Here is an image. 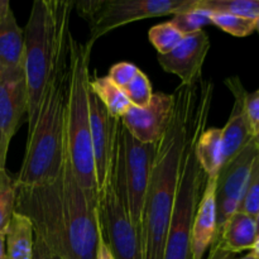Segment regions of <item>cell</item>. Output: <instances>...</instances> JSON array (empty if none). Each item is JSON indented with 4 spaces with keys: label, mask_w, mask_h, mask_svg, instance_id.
<instances>
[{
    "label": "cell",
    "mask_w": 259,
    "mask_h": 259,
    "mask_svg": "<svg viewBox=\"0 0 259 259\" xmlns=\"http://www.w3.org/2000/svg\"><path fill=\"white\" fill-rule=\"evenodd\" d=\"M212 93L214 83L204 78L194 85H180L174 93V114L158 142L144 204L142 229L144 259H163L187 143L197 124L210 115Z\"/></svg>",
    "instance_id": "6da1fadb"
},
{
    "label": "cell",
    "mask_w": 259,
    "mask_h": 259,
    "mask_svg": "<svg viewBox=\"0 0 259 259\" xmlns=\"http://www.w3.org/2000/svg\"><path fill=\"white\" fill-rule=\"evenodd\" d=\"M72 0H35L24 29V71L28 93V131L39 111L52 73L68 52Z\"/></svg>",
    "instance_id": "7a4b0ae2"
},
{
    "label": "cell",
    "mask_w": 259,
    "mask_h": 259,
    "mask_svg": "<svg viewBox=\"0 0 259 259\" xmlns=\"http://www.w3.org/2000/svg\"><path fill=\"white\" fill-rule=\"evenodd\" d=\"M67 72L68 52L51 76L37 119L28 131L24 158L15 179L17 186L50 184L61 175L66 156Z\"/></svg>",
    "instance_id": "3957f363"
},
{
    "label": "cell",
    "mask_w": 259,
    "mask_h": 259,
    "mask_svg": "<svg viewBox=\"0 0 259 259\" xmlns=\"http://www.w3.org/2000/svg\"><path fill=\"white\" fill-rule=\"evenodd\" d=\"M93 47L88 42H78L72 33L70 34L65 134L66 152L76 180L90 196L98 199L89 104V67Z\"/></svg>",
    "instance_id": "277c9868"
},
{
    "label": "cell",
    "mask_w": 259,
    "mask_h": 259,
    "mask_svg": "<svg viewBox=\"0 0 259 259\" xmlns=\"http://www.w3.org/2000/svg\"><path fill=\"white\" fill-rule=\"evenodd\" d=\"M207 120L209 116H205L197 124L187 143L179 187L169 219L163 259H192V227L207 181L206 174L195 156L194 147L201 132L206 128Z\"/></svg>",
    "instance_id": "5b68a950"
},
{
    "label": "cell",
    "mask_w": 259,
    "mask_h": 259,
    "mask_svg": "<svg viewBox=\"0 0 259 259\" xmlns=\"http://www.w3.org/2000/svg\"><path fill=\"white\" fill-rule=\"evenodd\" d=\"M98 218L114 259H144L142 235L129 217L119 139L111 176L98 194Z\"/></svg>",
    "instance_id": "8992f818"
},
{
    "label": "cell",
    "mask_w": 259,
    "mask_h": 259,
    "mask_svg": "<svg viewBox=\"0 0 259 259\" xmlns=\"http://www.w3.org/2000/svg\"><path fill=\"white\" fill-rule=\"evenodd\" d=\"M58 179L62 192L67 259H95L99 243L98 199L80 186L67 152Z\"/></svg>",
    "instance_id": "52a82bcc"
},
{
    "label": "cell",
    "mask_w": 259,
    "mask_h": 259,
    "mask_svg": "<svg viewBox=\"0 0 259 259\" xmlns=\"http://www.w3.org/2000/svg\"><path fill=\"white\" fill-rule=\"evenodd\" d=\"M195 0H86L75 2L77 13L90 24L86 42L96 39L119 27L147 19L186 12L194 8Z\"/></svg>",
    "instance_id": "ba28073f"
},
{
    "label": "cell",
    "mask_w": 259,
    "mask_h": 259,
    "mask_svg": "<svg viewBox=\"0 0 259 259\" xmlns=\"http://www.w3.org/2000/svg\"><path fill=\"white\" fill-rule=\"evenodd\" d=\"M157 144L142 143L132 137L121 125L119 129V152L125 179L126 201L132 224L141 233L143 229V212L148 191L152 167L157 153Z\"/></svg>",
    "instance_id": "9c48e42d"
},
{
    "label": "cell",
    "mask_w": 259,
    "mask_h": 259,
    "mask_svg": "<svg viewBox=\"0 0 259 259\" xmlns=\"http://www.w3.org/2000/svg\"><path fill=\"white\" fill-rule=\"evenodd\" d=\"M90 104L91 142L95 162L98 194L106 186L111 176L118 148L120 119H116L106 110L95 94L89 90Z\"/></svg>",
    "instance_id": "30bf717a"
},
{
    "label": "cell",
    "mask_w": 259,
    "mask_h": 259,
    "mask_svg": "<svg viewBox=\"0 0 259 259\" xmlns=\"http://www.w3.org/2000/svg\"><path fill=\"white\" fill-rule=\"evenodd\" d=\"M258 154L259 151L250 142L232 162L220 169L217 185V233L239 210Z\"/></svg>",
    "instance_id": "8fae6325"
},
{
    "label": "cell",
    "mask_w": 259,
    "mask_h": 259,
    "mask_svg": "<svg viewBox=\"0 0 259 259\" xmlns=\"http://www.w3.org/2000/svg\"><path fill=\"white\" fill-rule=\"evenodd\" d=\"M174 108L175 94L153 93L146 108L132 105L120 118V123L142 143L157 144L168 128Z\"/></svg>",
    "instance_id": "7c38bea8"
},
{
    "label": "cell",
    "mask_w": 259,
    "mask_h": 259,
    "mask_svg": "<svg viewBox=\"0 0 259 259\" xmlns=\"http://www.w3.org/2000/svg\"><path fill=\"white\" fill-rule=\"evenodd\" d=\"M209 50V35L205 30H199L185 35L172 52L158 55V63L166 72L180 77L181 85H194L202 78V66Z\"/></svg>",
    "instance_id": "4fadbf2b"
},
{
    "label": "cell",
    "mask_w": 259,
    "mask_h": 259,
    "mask_svg": "<svg viewBox=\"0 0 259 259\" xmlns=\"http://www.w3.org/2000/svg\"><path fill=\"white\" fill-rule=\"evenodd\" d=\"M225 83L234 96V105H233L229 120L225 124L224 128H222L223 153H224L223 166L232 162L250 143L253 137L247 111H245L247 93L242 82L238 77H230L227 78Z\"/></svg>",
    "instance_id": "5bb4252c"
},
{
    "label": "cell",
    "mask_w": 259,
    "mask_h": 259,
    "mask_svg": "<svg viewBox=\"0 0 259 259\" xmlns=\"http://www.w3.org/2000/svg\"><path fill=\"white\" fill-rule=\"evenodd\" d=\"M217 185L218 177L207 179L195 215L191 234L192 259H202L217 237Z\"/></svg>",
    "instance_id": "9a60e30c"
},
{
    "label": "cell",
    "mask_w": 259,
    "mask_h": 259,
    "mask_svg": "<svg viewBox=\"0 0 259 259\" xmlns=\"http://www.w3.org/2000/svg\"><path fill=\"white\" fill-rule=\"evenodd\" d=\"M24 30L12 8L0 18V80L24 77Z\"/></svg>",
    "instance_id": "2e32d148"
},
{
    "label": "cell",
    "mask_w": 259,
    "mask_h": 259,
    "mask_svg": "<svg viewBox=\"0 0 259 259\" xmlns=\"http://www.w3.org/2000/svg\"><path fill=\"white\" fill-rule=\"evenodd\" d=\"M28 111V93L25 78L0 80V132L12 141L17 133L24 114Z\"/></svg>",
    "instance_id": "e0dca14e"
},
{
    "label": "cell",
    "mask_w": 259,
    "mask_h": 259,
    "mask_svg": "<svg viewBox=\"0 0 259 259\" xmlns=\"http://www.w3.org/2000/svg\"><path fill=\"white\" fill-rule=\"evenodd\" d=\"M258 238V229L255 218L242 211H235L227 220L222 229L217 233L214 243L210 248L238 253L252 250Z\"/></svg>",
    "instance_id": "ac0fdd59"
},
{
    "label": "cell",
    "mask_w": 259,
    "mask_h": 259,
    "mask_svg": "<svg viewBox=\"0 0 259 259\" xmlns=\"http://www.w3.org/2000/svg\"><path fill=\"white\" fill-rule=\"evenodd\" d=\"M34 229L25 215L13 212L5 230V259H32Z\"/></svg>",
    "instance_id": "d6986e66"
},
{
    "label": "cell",
    "mask_w": 259,
    "mask_h": 259,
    "mask_svg": "<svg viewBox=\"0 0 259 259\" xmlns=\"http://www.w3.org/2000/svg\"><path fill=\"white\" fill-rule=\"evenodd\" d=\"M194 151L207 179L218 177L224 164L222 129L205 128L195 142Z\"/></svg>",
    "instance_id": "ffe728a7"
},
{
    "label": "cell",
    "mask_w": 259,
    "mask_h": 259,
    "mask_svg": "<svg viewBox=\"0 0 259 259\" xmlns=\"http://www.w3.org/2000/svg\"><path fill=\"white\" fill-rule=\"evenodd\" d=\"M90 90L116 119H120L132 106L123 89L116 86L108 76L90 80Z\"/></svg>",
    "instance_id": "44dd1931"
},
{
    "label": "cell",
    "mask_w": 259,
    "mask_h": 259,
    "mask_svg": "<svg viewBox=\"0 0 259 259\" xmlns=\"http://www.w3.org/2000/svg\"><path fill=\"white\" fill-rule=\"evenodd\" d=\"M194 8L210 13H227L249 19L259 18V0H195Z\"/></svg>",
    "instance_id": "7402d4cb"
},
{
    "label": "cell",
    "mask_w": 259,
    "mask_h": 259,
    "mask_svg": "<svg viewBox=\"0 0 259 259\" xmlns=\"http://www.w3.org/2000/svg\"><path fill=\"white\" fill-rule=\"evenodd\" d=\"M185 35L171 22L159 23L148 30L149 42L153 45L158 55L172 52L181 43Z\"/></svg>",
    "instance_id": "603a6c76"
},
{
    "label": "cell",
    "mask_w": 259,
    "mask_h": 259,
    "mask_svg": "<svg viewBox=\"0 0 259 259\" xmlns=\"http://www.w3.org/2000/svg\"><path fill=\"white\" fill-rule=\"evenodd\" d=\"M211 23L234 37H247L255 30L257 19H249L227 13H211Z\"/></svg>",
    "instance_id": "cb8c5ba5"
},
{
    "label": "cell",
    "mask_w": 259,
    "mask_h": 259,
    "mask_svg": "<svg viewBox=\"0 0 259 259\" xmlns=\"http://www.w3.org/2000/svg\"><path fill=\"white\" fill-rule=\"evenodd\" d=\"M15 180L7 171L0 174V233L5 234L13 212L15 211Z\"/></svg>",
    "instance_id": "d4e9b609"
},
{
    "label": "cell",
    "mask_w": 259,
    "mask_h": 259,
    "mask_svg": "<svg viewBox=\"0 0 259 259\" xmlns=\"http://www.w3.org/2000/svg\"><path fill=\"white\" fill-rule=\"evenodd\" d=\"M169 22L184 35L192 34V33L202 30L205 25L211 23V13L207 12V10L192 8V9L186 10V12L175 14L172 20H169Z\"/></svg>",
    "instance_id": "484cf974"
},
{
    "label": "cell",
    "mask_w": 259,
    "mask_h": 259,
    "mask_svg": "<svg viewBox=\"0 0 259 259\" xmlns=\"http://www.w3.org/2000/svg\"><path fill=\"white\" fill-rule=\"evenodd\" d=\"M126 98L131 101V104L137 108H146L153 96V89L149 78L147 77L146 73L138 71L133 80L123 88Z\"/></svg>",
    "instance_id": "4316f807"
},
{
    "label": "cell",
    "mask_w": 259,
    "mask_h": 259,
    "mask_svg": "<svg viewBox=\"0 0 259 259\" xmlns=\"http://www.w3.org/2000/svg\"><path fill=\"white\" fill-rule=\"evenodd\" d=\"M239 211L255 218L259 212V154L255 158L252 168L249 184L240 202Z\"/></svg>",
    "instance_id": "83f0119b"
},
{
    "label": "cell",
    "mask_w": 259,
    "mask_h": 259,
    "mask_svg": "<svg viewBox=\"0 0 259 259\" xmlns=\"http://www.w3.org/2000/svg\"><path fill=\"white\" fill-rule=\"evenodd\" d=\"M139 68L136 65L131 62H119L115 63L110 67L109 70L108 76L116 86H119L120 89H123L124 86L128 85L132 80L134 78V76L138 73Z\"/></svg>",
    "instance_id": "f1b7e54d"
},
{
    "label": "cell",
    "mask_w": 259,
    "mask_h": 259,
    "mask_svg": "<svg viewBox=\"0 0 259 259\" xmlns=\"http://www.w3.org/2000/svg\"><path fill=\"white\" fill-rule=\"evenodd\" d=\"M245 111L253 134L259 129V89L254 93L247 94L245 98Z\"/></svg>",
    "instance_id": "f546056e"
},
{
    "label": "cell",
    "mask_w": 259,
    "mask_h": 259,
    "mask_svg": "<svg viewBox=\"0 0 259 259\" xmlns=\"http://www.w3.org/2000/svg\"><path fill=\"white\" fill-rule=\"evenodd\" d=\"M95 259H114L113 253H111L110 248H109L108 242H106L105 235H104V232L103 229H101L100 224H99V243Z\"/></svg>",
    "instance_id": "4dcf8cb0"
},
{
    "label": "cell",
    "mask_w": 259,
    "mask_h": 259,
    "mask_svg": "<svg viewBox=\"0 0 259 259\" xmlns=\"http://www.w3.org/2000/svg\"><path fill=\"white\" fill-rule=\"evenodd\" d=\"M32 259H53L52 253L39 237L34 235V247H33Z\"/></svg>",
    "instance_id": "1f68e13d"
},
{
    "label": "cell",
    "mask_w": 259,
    "mask_h": 259,
    "mask_svg": "<svg viewBox=\"0 0 259 259\" xmlns=\"http://www.w3.org/2000/svg\"><path fill=\"white\" fill-rule=\"evenodd\" d=\"M207 259H255L252 252H249L248 254L242 255V257H237V254H233V253L224 252V250L217 249V248H210V253Z\"/></svg>",
    "instance_id": "d6a6232c"
},
{
    "label": "cell",
    "mask_w": 259,
    "mask_h": 259,
    "mask_svg": "<svg viewBox=\"0 0 259 259\" xmlns=\"http://www.w3.org/2000/svg\"><path fill=\"white\" fill-rule=\"evenodd\" d=\"M9 142L4 138V136L0 132V174L7 171L5 164H7V157H8V149H9Z\"/></svg>",
    "instance_id": "836d02e7"
},
{
    "label": "cell",
    "mask_w": 259,
    "mask_h": 259,
    "mask_svg": "<svg viewBox=\"0 0 259 259\" xmlns=\"http://www.w3.org/2000/svg\"><path fill=\"white\" fill-rule=\"evenodd\" d=\"M10 9V3L8 0H0V18Z\"/></svg>",
    "instance_id": "e575fe53"
},
{
    "label": "cell",
    "mask_w": 259,
    "mask_h": 259,
    "mask_svg": "<svg viewBox=\"0 0 259 259\" xmlns=\"http://www.w3.org/2000/svg\"><path fill=\"white\" fill-rule=\"evenodd\" d=\"M0 259H5V234L0 233Z\"/></svg>",
    "instance_id": "d590c367"
},
{
    "label": "cell",
    "mask_w": 259,
    "mask_h": 259,
    "mask_svg": "<svg viewBox=\"0 0 259 259\" xmlns=\"http://www.w3.org/2000/svg\"><path fill=\"white\" fill-rule=\"evenodd\" d=\"M253 143V146L255 147V148L258 149L259 151V129L257 132H255L254 134H253V137H252V141H250Z\"/></svg>",
    "instance_id": "8d00e7d4"
},
{
    "label": "cell",
    "mask_w": 259,
    "mask_h": 259,
    "mask_svg": "<svg viewBox=\"0 0 259 259\" xmlns=\"http://www.w3.org/2000/svg\"><path fill=\"white\" fill-rule=\"evenodd\" d=\"M250 252L253 253V255H254L255 259H259V235L257 238V242H255V244H254V248H253Z\"/></svg>",
    "instance_id": "74e56055"
},
{
    "label": "cell",
    "mask_w": 259,
    "mask_h": 259,
    "mask_svg": "<svg viewBox=\"0 0 259 259\" xmlns=\"http://www.w3.org/2000/svg\"><path fill=\"white\" fill-rule=\"evenodd\" d=\"M255 223H257V229H258V235H259V212L257 217H255Z\"/></svg>",
    "instance_id": "f35d334b"
},
{
    "label": "cell",
    "mask_w": 259,
    "mask_h": 259,
    "mask_svg": "<svg viewBox=\"0 0 259 259\" xmlns=\"http://www.w3.org/2000/svg\"><path fill=\"white\" fill-rule=\"evenodd\" d=\"M255 30L259 33V18L257 19V25H255Z\"/></svg>",
    "instance_id": "ab89813d"
},
{
    "label": "cell",
    "mask_w": 259,
    "mask_h": 259,
    "mask_svg": "<svg viewBox=\"0 0 259 259\" xmlns=\"http://www.w3.org/2000/svg\"><path fill=\"white\" fill-rule=\"evenodd\" d=\"M52 258H53V259H61V258H58V257H56V255H53V254H52Z\"/></svg>",
    "instance_id": "60d3db41"
}]
</instances>
